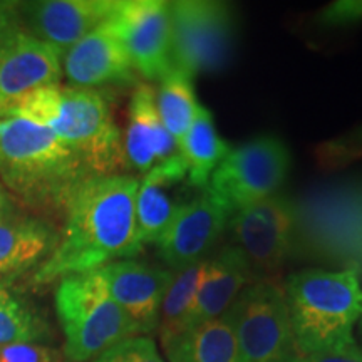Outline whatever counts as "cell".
<instances>
[{"label": "cell", "mask_w": 362, "mask_h": 362, "mask_svg": "<svg viewBox=\"0 0 362 362\" xmlns=\"http://www.w3.org/2000/svg\"><path fill=\"white\" fill-rule=\"evenodd\" d=\"M134 175L88 176L71 194L57 247L33 272V285L42 287L69 275L88 274L138 255Z\"/></svg>", "instance_id": "obj_1"}, {"label": "cell", "mask_w": 362, "mask_h": 362, "mask_svg": "<svg viewBox=\"0 0 362 362\" xmlns=\"http://www.w3.org/2000/svg\"><path fill=\"white\" fill-rule=\"evenodd\" d=\"M12 117L51 129L90 176L128 170L123 134L104 90L59 86L35 89L0 111V119Z\"/></svg>", "instance_id": "obj_2"}, {"label": "cell", "mask_w": 362, "mask_h": 362, "mask_svg": "<svg viewBox=\"0 0 362 362\" xmlns=\"http://www.w3.org/2000/svg\"><path fill=\"white\" fill-rule=\"evenodd\" d=\"M90 176L51 129L24 119H0V181L33 210L64 214L71 194Z\"/></svg>", "instance_id": "obj_3"}, {"label": "cell", "mask_w": 362, "mask_h": 362, "mask_svg": "<svg viewBox=\"0 0 362 362\" xmlns=\"http://www.w3.org/2000/svg\"><path fill=\"white\" fill-rule=\"evenodd\" d=\"M284 292L298 354L356 344L352 330L362 317V284L356 270L296 272Z\"/></svg>", "instance_id": "obj_4"}, {"label": "cell", "mask_w": 362, "mask_h": 362, "mask_svg": "<svg viewBox=\"0 0 362 362\" xmlns=\"http://www.w3.org/2000/svg\"><path fill=\"white\" fill-rule=\"evenodd\" d=\"M56 312L64 334V354L72 362L94 361L117 342L139 336L98 270L59 280Z\"/></svg>", "instance_id": "obj_5"}, {"label": "cell", "mask_w": 362, "mask_h": 362, "mask_svg": "<svg viewBox=\"0 0 362 362\" xmlns=\"http://www.w3.org/2000/svg\"><path fill=\"white\" fill-rule=\"evenodd\" d=\"M296 208L298 248L341 270H356L362 284V180L329 187L307 197Z\"/></svg>", "instance_id": "obj_6"}, {"label": "cell", "mask_w": 362, "mask_h": 362, "mask_svg": "<svg viewBox=\"0 0 362 362\" xmlns=\"http://www.w3.org/2000/svg\"><path fill=\"white\" fill-rule=\"evenodd\" d=\"M223 315L237 339L240 362H291L297 354L287 298L275 280L247 285Z\"/></svg>", "instance_id": "obj_7"}, {"label": "cell", "mask_w": 362, "mask_h": 362, "mask_svg": "<svg viewBox=\"0 0 362 362\" xmlns=\"http://www.w3.org/2000/svg\"><path fill=\"white\" fill-rule=\"evenodd\" d=\"M173 67L194 78L216 72L230 61L235 17L228 4L208 0L170 2Z\"/></svg>", "instance_id": "obj_8"}, {"label": "cell", "mask_w": 362, "mask_h": 362, "mask_svg": "<svg viewBox=\"0 0 362 362\" xmlns=\"http://www.w3.org/2000/svg\"><path fill=\"white\" fill-rule=\"evenodd\" d=\"M291 171V151L277 136H259L232 148L211 175L208 189L235 211L274 197Z\"/></svg>", "instance_id": "obj_9"}, {"label": "cell", "mask_w": 362, "mask_h": 362, "mask_svg": "<svg viewBox=\"0 0 362 362\" xmlns=\"http://www.w3.org/2000/svg\"><path fill=\"white\" fill-rule=\"evenodd\" d=\"M226 232L245 255L255 280H274L293 252V202L277 193L242 208L232 215Z\"/></svg>", "instance_id": "obj_10"}, {"label": "cell", "mask_w": 362, "mask_h": 362, "mask_svg": "<svg viewBox=\"0 0 362 362\" xmlns=\"http://www.w3.org/2000/svg\"><path fill=\"white\" fill-rule=\"evenodd\" d=\"M111 22L129 54L131 64L141 78L161 81L173 69L170 2H116Z\"/></svg>", "instance_id": "obj_11"}, {"label": "cell", "mask_w": 362, "mask_h": 362, "mask_svg": "<svg viewBox=\"0 0 362 362\" xmlns=\"http://www.w3.org/2000/svg\"><path fill=\"white\" fill-rule=\"evenodd\" d=\"M232 215V210L208 188L198 193L156 242L158 255L166 269L181 270L205 260L225 235Z\"/></svg>", "instance_id": "obj_12"}, {"label": "cell", "mask_w": 362, "mask_h": 362, "mask_svg": "<svg viewBox=\"0 0 362 362\" xmlns=\"http://www.w3.org/2000/svg\"><path fill=\"white\" fill-rule=\"evenodd\" d=\"M200 193L188 181V166L178 155L148 171L136 194V237L139 247L155 243L170 228L183 206Z\"/></svg>", "instance_id": "obj_13"}, {"label": "cell", "mask_w": 362, "mask_h": 362, "mask_svg": "<svg viewBox=\"0 0 362 362\" xmlns=\"http://www.w3.org/2000/svg\"><path fill=\"white\" fill-rule=\"evenodd\" d=\"M116 2L111 0H39L19 4L27 34L51 45L64 57L72 45L111 19Z\"/></svg>", "instance_id": "obj_14"}, {"label": "cell", "mask_w": 362, "mask_h": 362, "mask_svg": "<svg viewBox=\"0 0 362 362\" xmlns=\"http://www.w3.org/2000/svg\"><path fill=\"white\" fill-rule=\"evenodd\" d=\"M62 74L72 88L98 89L136 83L129 54L111 19L103 22L62 57Z\"/></svg>", "instance_id": "obj_15"}, {"label": "cell", "mask_w": 362, "mask_h": 362, "mask_svg": "<svg viewBox=\"0 0 362 362\" xmlns=\"http://www.w3.org/2000/svg\"><path fill=\"white\" fill-rule=\"evenodd\" d=\"M98 274L112 300L138 327L139 336L158 329L163 298L173 282L175 270L126 259L104 265Z\"/></svg>", "instance_id": "obj_16"}, {"label": "cell", "mask_w": 362, "mask_h": 362, "mask_svg": "<svg viewBox=\"0 0 362 362\" xmlns=\"http://www.w3.org/2000/svg\"><path fill=\"white\" fill-rule=\"evenodd\" d=\"M252 282H255L253 272L237 247L228 243L211 252L202 262L197 297L187 329L223 315Z\"/></svg>", "instance_id": "obj_17"}, {"label": "cell", "mask_w": 362, "mask_h": 362, "mask_svg": "<svg viewBox=\"0 0 362 362\" xmlns=\"http://www.w3.org/2000/svg\"><path fill=\"white\" fill-rule=\"evenodd\" d=\"M126 168L139 175L181 155L178 143L166 131L156 107L155 89L138 86L128 107V126L123 138Z\"/></svg>", "instance_id": "obj_18"}, {"label": "cell", "mask_w": 362, "mask_h": 362, "mask_svg": "<svg viewBox=\"0 0 362 362\" xmlns=\"http://www.w3.org/2000/svg\"><path fill=\"white\" fill-rule=\"evenodd\" d=\"M62 76L61 54L22 33L0 61V111L35 89L59 86Z\"/></svg>", "instance_id": "obj_19"}, {"label": "cell", "mask_w": 362, "mask_h": 362, "mask_svg": "<svg viewBox=\"0 0 362 362\" xmlns=\"http://www.w3.org/2000/svg\"><path fill=\"white\" fill-rule=\"evenodd\" d=\"M57 242V230L39 216L16 214L0 220V285L37 270Z\"/></svg>", "instance_id": "obj_20"}, {"label": "cell", "mask_w": 362, "mask_h": 362, "mask_svg": "<svg viewBox=\"0 0 362 362\" xmlns=\"http://www.w3.org/2000/svg\"><path fill=\"white\" fill-rule=\"evenodd\" d=\"M163 349L170 362H240L237 339L225 315L183 330Z\"/></svg>", "instance_id": "obj_21"}, {"label": "cell", "mask_w": 362, "mask_h": 362, "mask_svg": "<svg viewBox=\"0 0 362 362\" xmlns=\"http://www.w3.org/2000/svg\"><path fill=\"white\" fill-rule=\"evenodd\" d=\"M178 146L187 161L189 185L198 192L208 188L215 168L230 151L228 144L216 133L214 116L205 106H200L193 124Z\"/></svg>", "instance_id": "obj_22"}, {"label": "cell", "mask_w": 362, "mask_h": 362, "mask_svg": "<svg viewBox=\"0 0 362 362\" xmlns=\"http://www.w3.org/2000/svg\"><path fill=\"white\" fill-rule=\"evenodd\" d=\"M156 107L168 133L180 144L193 124L202 104L194 94L193 79L180 69H171L161 81H158Z\"/></svg>", "instance_id": "obj_23"}, {"label": "cell", "mask_w": 362, "mask_h": 362, "mask_svg": "<svg viewBox=\"0 0 362 362\" xmlns=\"http://www.w3.org/2000/svg\"><path fill=\"white\" fill-rule=\"evenodd\" d=\"M47 320L21 293L0 285V346L40 342L49 337Z\"/></svg>", "instance_id": "obj_24"}, {"label": "cell", "mask_w": 362, "mask_h": 362, "mask_svg": "<svg viewBox=\"0 0 362 362\" xmlns=\"http://www.w3.org/2000/svg\"><path fill=\"white\" fill-rule=\"evenodd\" d=\"M200 269L202 262L175 270L173 282L163 298L160 322H158V332L163 346L187 329L188 317L192 314L194 297H197Z\"/></svg>", "instance_id": "obj_25"}, {"label": "cell", "mask_w": 362, "mask_h": 362, "mask_svg": "<svg viewBox=\"0 0 362 362\" xmlns=\"http://www.w3.org/2000/svg\"><path fill=\"white\" fill-rule=\"evenodd\" d=\"M93 362H165L155 341L148 336H136L117 342Z\"/></svg>", "instance_id": "obj_26"}, {"label": "cell", "mask_w": 362, "mask_h": 362, "mask_svg": "<svg viewBox=\"0 0 362 362\" xmlns=\"http://www.w3.org/2000/svg\"><path fill=\"white\" fill-rule=\"evenodd\" d=\"M0 362H61L57 351L40 342L0 346Z\"/></svg>", "instance_id": "obj_27"}, {"label": "cell", "mask_w": 362, "mask_h": 362, "mask_svg": "<svg viewBox=\"0 0 362 362\" xmlns=\"http://www.w3.org/2000/svg\"><path fill=\"white\" fill-rule=\"evenodd\" d=\"M22 33H25V29L21 19L19 4L0 2V61L11 51Z\"/></svg>", "instance_id": "obj_28"}, {"label": "cell", "mask_w": 362, "mask_h": 362, "mask_svg": "<svg viewBox=\"0 0 362 362\" xmlns=\"http://www.w3.org/2000/svg\"><path fill=\"white\" fill-rule=\"evenodd\" d=\"M319 22L325 27H347L362 22V0H337L320 12Z\"/></svg>", "instance_id": "obj_29"}, {"label": "cell", "mask_w": 362, "mask_h": 362, "mask_svg": "<svg viewBox=\"0 0 362 362\" xmlns=\"http://www.w3.org/2000/svg\"><path fill=\"white\" fill-rule=\"evenodd\" d=\"M362 153V128L354 131L349 136H344L341 141H332L324 144L320 149L319 156L322 158L324 163L327 165H342L354 160L356 156H359Z\"/></svg>", "instance_id": "obj_30"}, {"label": "cell", "mask_w": 362, "mask_h": 362, "mask_svg": "<svg viewBox=\"0 0 362 362\" xmlns=\"http://www.w3.org/2000/svg\"><path fill=\"white\" fill-rule=\"evenodd\" d=\"M291 362H362V347L359 344L342 347V349L315 352V354H297Z\"/></svg>", "instance_id": "obj_31"}, {"label": "cell", "mask_w": 362, "mask_h": 362, "mask_svg": "<svg viewBox=\"0 0 362 362\" xmlns=\"http://www.w3.org/2000/svg\"><path fill=\"white\" fill-rule=\"evenodd\" d=\"M16 203H13L11 193L7 192L6 187L0 181V220H6L8 216L16 215Z\"/></svg>", "instance_id": "obj_32"}, {"label": "cell", "mask_w": 362, "mask_h": 362, "mask_svg": "<svg viewBox=\"0 0 362 362\" xmlns=\"http://www.w3.org/2000/svg\"><path fill=\"white\" fill-rule=\"evenodd\" d=\"M359 334H361V339H362V317H361V320H359Z\"/></svg>", "instance_id": "obj_33"}]
</instances>
